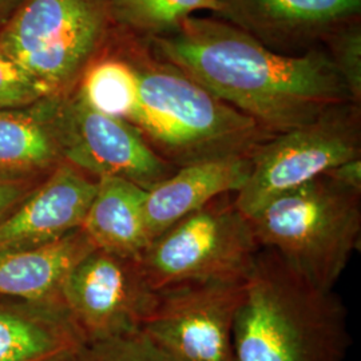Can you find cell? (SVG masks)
<instances>
[{"instance_id":"6da1fadb","label":"cell","mask_w":361,"mask_h":361,"mask_svg":"<svg viewBox=\"0 0 361 361\" xmlns=\"http://www.w3.org/2000/svg\"><path fill=\"white\" fill-rule=\"evenodd\" d=\"M149 46L157 58L178 67L271 137L352 101L323 47L297 56L276 54L217 16H190L177 32Z\"/></svg>"},{"instance_id":"7a4b0ae2","label":"cell","mask_w":361,"mask_h":361,"mask_svg":"<svg viewBox=\"0 0 361 361\" xmlns=\"http://www.w3.org/2000/svg\"><path fill=\"white\" fill-rule=\"evenodd\" d=\"M138 77V106L130 123L176 169L250 155L271 138L178 67L157 58L149 43L114 30Z\"/></svg>"},{"instance_id":"3957f363","label":"cell","mask_w":361,"mask_h":361,"mask_svg":"<svg viewBox=\"0 0 361 361\" xmlns=\"http://www.w3.org/2000/svg\"><path fill=\"white\" fill-rule=\"evenodd\" d=\"M349 347L341 298L261 249L234 322V361H344Z\"/></svg>"},{"instance_id":"277c9868","label":"cell","mask_w":361,"mask_h":361,"mask_svg":"<svg viewBox=\"0 0 361 361\" xmlns=\"http://www.w3.org/2000/svg\"><path fill=\"white\" fill-rule=\"evenodd\" d=\"M261 249L322 290H334L361 241V192L328 176L277 195L249 217Z\"/></svg>"},{"instance_id":"5b68a950","label":"cell","mask_w":361,"mask_h":361,"mask_svg":"<svg viewBox=\"0 0 361 361\" xmlns=\"http://www.w3.org/2000/svg\"><path fill=\"white\" fill-rule=\"evenodd\" d=\"M113 0H25L0 32V44L47 98H66L114 32Z\"/></svg>"},{"instance_id":"8992f818","label":"cell","mask_w":361,"mask_h":361,"mask_svg":"<svg viewBox=\"0 0 361 361\" xmlns=\"http://www.w3.org/2000/svg\"><path fill=\"white\" fill-rule=\"evenodd\" d=\"M259 250L234 194H224L158 234L138 264L152 292L192 283H245Z\"/></svg>"},{"instance_id":"52a82bcc","label":"cell","mask_w":361,"mask_h":361,"mask_svg":"<svg viewBox=\"0 0 361 361\" xmlns=\"http://www.w3.org/2000/svg\"><path fill=\"white\" fill-rule=\"evenodd\" d=\"M356 158H361V104L348 101L331 106L310 123L258 146L234 204L249 219L277 195Z\"/></svg>"},{"instance_id":"ba28073f","label":"cell","mask_w":361,"mask_h":361,"mask_svg":"<svg viewBox=\"0 0 361 361\" xmlns=\"http://www.w3.org/2000/svg\"><path fill=\"white\" fill-rule=\"evenodd\" d=\"M35 106L63 161L97 180L116 177L150 190L177 170L155 153L135 126L92 110L77 92L43 98Z\"/></svg>"},{"instance_id":"9c48e42d","label":"cell","mask_w":361,"mask_h":361,"mask_svg":"<svg viewBox=\"0 0 361 361\" xmlns=\"http://www.w3.org/2000/svg\"><path fill=\"white\" fill-rule=\"evenodd\" d=\"M245 283H192L153 292L140 331L169 361H234Z\"/></svg>"},{"instance_id":"30bf717a","label":"cell","mask_w":361,"mask_h":361,"mask_svg":"<svg viewBox=\"0 0 361 361\" xmlns=\"http://www.w3.org/2000/svg\"><path fill=\"white\" fill-rule=\"evenodd\" d=\"M152 293L138 259L94 247L70 271L62 304L87 344L140 331Z\"/></svg>"},{"instance_id":"8fae6325","label":"cell","mask_w":361,"mask_h":361,"mask_svg":"<svg viewBox=\"0 0 361 361\" xmlns=\"http://www.w3.org/2000/svg\"><path fill=\"white\" fill-rule=\"evenodd\" d=\"M219 19L268 50L297 56L323 47L325 38L361 19V0H217Z\"/></svg>"},{"instance_id":"7c38bea8","label":"cell","mask_w":361,"mask_h":361,"mask_svg":"<svg viewBox=\"0 0 361 361\" xmlns=\"http://www.w3.org/2000/svg\"><path fill=\"white\" fill-rule=\"evenodd\" d=\"M98 180L61 162L0 221V253L43 245L82 228Z\"/></svg>"},{"instance_id":"4fadbf2b","label":"cell","mask_w":361,"mask_h":361,"mask_svg":"<svg viewBox=\"0 0 361 361\" xmlns=\"http://www.w3.org/2000/svg\"><path fill=\"white\" fill-rule=\"evenodd\" d=\"M250 169L252 154L202 161L177 169L146 192L143 213L149 241L221 195L238 193Z\"/></svg>"},{"instance_id":"5bb4252c","label":"cell","mask_w":361,"mask_h":361,"mask_svg":"<svg viewBox=\"0 0 361 361\" xmlns=\"http://www.w3.org/2000/svg\"><path fill=\"white\" fill-rule=\"evenodd\" d=\"M83 345L62 304L0 297V361L66 360Z\"/></svg>"},{"instance_id":"9a60e30c","label":"cell","mask_w":361,"mask_h":361,"mask_svg":"<svg viewBox=\"0 0 361 361\" xmlns=\"http://www.w3.org/2000/svg\"><path fill=\"white\" fill-rule=\"evenodd\" d=\"M94 247L90 237L79 228L43 245L1 252L0 297L62 304V289L70 271Z\"/></svg>"},{"instance_id":"2e32d148","label":"cell","mask_w":361,"mask_h":361,"mask_svg":"<svg viewBox=\"0 0 361 361\" xmlns=\"http://www.w3.org/2000/svg\"><path fill=\"white\" fill-rule=\"evenodd\" d=\"M146 192L130 180L102 177L82 229L95 247L122 257H141L149 245L143 205Z\"/></svg>"},{"instance_id":"e0dca14e","label":"cell","mask_w":361,"mask_h":361,"mask_svg":"<svg viewBox=\"0 0 361 361\" xmlns=\"http://www.w3.org/2000/svg\"><path fill=\"white\" fill-rule=\"evenodd\" d=\"M63 158L35 104L0 110V171L47 176Z\"/></svg>"},{"instance_id":"ac0fdd59","label":"cell","mask_w":361,"mask_h":361,"mask_svg":"<svg viewBox=\"0 0 361 361\" xmlns=\"http://www.w3.org/2000/svg\"><path fill=\"white\" fill-rule=\"evenodd\" d=\"M75 92L92 110L130 123L138 106V77L114 32L104 52L83 73Z\"/></svg>"},{"instance_id":"d6986e66","label":"cell","mask_w":361,"mask_h":361,"mask_svg":"<svg viewBox=\"0 0 361 361\" xmlns=\"http://www.w3.org/2000/svg\"><path fill=\"white\" fill-rule=\"evenodd\" d=\"M198 11H219L217 0H113L114 30L142 42L177 32L182 23Z\"/></svg>"},{"instance_id":"ffe728a7","label":"cell","mask_w":361,"mask_h":361,"mask_svg":"<svg viewBox=\"0 0 361 361\" xmlns=\"http://www.w3.org/2000/svg\"><path fill=\"white\" fill-rule=\"evenodd\" d=\"M323 49L343 79L353 102L361 104V19L331 32Z\"/></svg>"},{"instance_id":"44dd1931","label":"cell","mask_w":361,"mask_h":361,"mask_svg":"<svg viewBox=\"0 0 361 361\" xmlns=\"http://www.w3.org/2000/svg\"><path fill=\"white\" fill-rule=\"evenodd\" d=\"M78 361L169 360L141 331H135L128 335L85 344L78 355Z\"/></svg>"},{"instance_id":"7402d4cb","label":"cell","mask_w":361,"mask_h":361,"mask_svg":"<svg viewBox=\"0 0 361 361\" xmlns=\"http://www.w3.org/2000/svg\"><path fill=\"white\" fill-rule=\"evenodd\" d=\"M43 98L38 82L0 44V110L25 109Z\"/></svg>"},{"instance_id":"603a6c76","label":"cell","mask_w":361,"mask_h":361,"mask_svg":"<svg viewBox=\"0 0 361 361\" xmlns=\"http://www.w3.org/2000/svg\"><path fill=\"white\" fill-rule=\"evenodd\" d=\"M47 176L0 171V221L7 217L20 202H23Z\"/></svg>"},{"instance_id":"cb8c5ba5","label":"cell","mask_w":361,"mask_h":361,"mask_svg":"<svg viewBox=\"0 0 361 361\" xmlns=\"http://www.w3.org/2000/svg\"><path fill=\"white\" fill-rule=\"evenodd\" d=\"M325 176L347 188L361 192V158L350 159L345 164L331 169L325 173Z\"/></svg>"},{"instance_id":"d4e9b609","label":"cell","mask_w":361,"mask_h":361,"mask_svg":"<svg viewBox=\"0 0 361 361\" xmlns=\"http://www.w3.org/2000/svg\"><path fill=\"white\" fill-rule=\"evenodd\" d=\"M25 0H0V32L11 22Z\"/></svg>"},{"instance_id":"484cf974","label":"cell","mask_w":361,"mask_h":361,"mask_svg":"<svg viewBox=\"0 0 361 361\" xmlns=\"http://www.w3.org/2000/svg\"><path fill=\"white\" fill-rule=\"evenodd\" d=\"M59 361H78V357H73V359H66V360H59Z\"/></svg>"}]
</instances>
